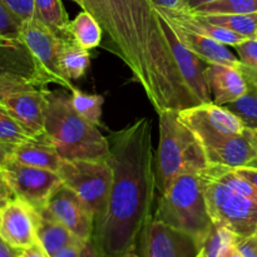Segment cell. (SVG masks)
Returning a JSON list of instances; mask_svg holds the SVG:
<instances>
[{"label": "cell", "instance_id": "41", "mask_svg": "<svg viewBox=\"0 0 257 257\" xmlns=\"http://www.w3.org/2000/svg\"><path fill=\"white\" fill-rule=\"evenodd\" d=\"M216 2V0H183V9L187 10V12H192L193 9H196L197 7L203 4H207V3Z\"/></svg>", "mask_w": 257, "mask_h": 257}, {"label": "cell", "instance_id": "3", "mask_svg": "<svg viewBox=\"0 0 257 257\" xmlns=\"http://www.w3.org/2000/svg\"><path fill=\"white\" fill-rule=\"evenodd\" d=\"M45 132L63 160H104L109 157L108 138L99 127L74 110L70 95L50 90Z\"/></svg>", "mask_w": 257, "mask_h": 257}, {"label": "cell", "instance_id": "21", "mask_svg": "<svg viewBox=\"0 0 257 257\" xmlns=\"http://www.w3.org/2000/svg\"><path fill=\"white\" fill-rule=\"evenodd\" d=\"M39 215L40 217L37 228L38 243L42 246L43 250L49 257L64 246L75 242H83L59 221L48 215L45 211L39 212Z\"/></svg>", "mask_w": 257, "mask_h": 257}, {"label": "cell", "instance_id": "19", "mask_svg": "<svg viewBox=\"0 0 257 257\" xmlns=\"http://www.w3.org/2000/svg\"><path fill=\"white\" fill-rule=\"evenodd\" d=\"M170 25L175 30L178 40L188 50H191L193 54L197 55L200 59H202L207 64H225L230 65V67L238 68V69L242 65L238 57H236L228 49V45L222 44V43L217 42V40L212 39V38L206 37V35L191 32V30L185 29V28L176 27V25L172 24Z\"/></svg>", "mask_w": 257, "mask_h": 257}, {"label": "cell", "instance_id": "26", "mask_svg": "<svg viewBox=\"0 0 257 257\" xmlns=\"http://www.w3.org/2000/svg\"><path fill=\"white\" fill-rule=\"evenodd\" d=\"M70 103L77 113H79L83 118L89 120L97 127L102 125V107L103 99L99 94H88L82 92L78 88H73L70 90Z\"/></svg>", "mask_w": 257, "mask_h": 257}, {"label": "cell", "instance_id": "44", "mask_svg": "<svg viewBox=\"0 0 257 257\" xmlns=\"http://www.w3.org/2000/svg\"><path fill=\"white\" fill-rule=\"evenodd\" d=\"M221 257H243V256H242V253L238 251L237 246H236V243H235V245L231 246V247L228 248V250L226 251V252L223 253Z\"/></svg>", "mask_w": 257, "mask_h": 257}, {"label": "cell", "instance_id": "15", "mask_svg": "<svg viewBox=\"0 0 257 257\" xmlns=\"http://www.w3.org/2000/svg\"><path fill=\"white\" fill-rule=\"evenodd\" d=\"M49 92L47 88L24 90L9 95L2 102L30 137L45 132Z\"/></svg>", "mask_w": 257, "mask_h": 257}, {"label": "cell", "instance_id": "7", "mask_svg": "<svg viewBox=\"0 0 257 257\" xmlns=\"http://www.w3.org/2000/svg\"><path fill=\"white\" fill-rule=\"evenodd\" d=\"M58 175L94 216L103 217L109 201L113 173L104 160H62Z\"/></svg>", "mask_w": 257, "mask_h": 257}, {"label": "cell", "instance_id": "39", "mask_svg": "<svg viewBox=\"0 0 257 257\" xmlns=\"http://www.w3.org/2000/svg\"><path fill=\"white\" fill-rule=\"evenodd\" d=\"M156 8H165L170 10H182L183 0H152Z\"/></svg>", "mask_w": 257, "mask_h": 257}, {"label": "cell", "instance_id": "27", "mask_svg": "<svg viewBox=\"0 0 257 257\" xmlns=\"http://www.w3.org/2000/svg\"><path fill=\"white\" fill-rule=\"evenodd\" d=\"M193 14H253L257 13V0H216L193 9Z\"/></svg>", "mask_w": 257, "mask_h": 257}, {"label": "cell", "instance_id": "12", "mask_svg": "<svg viewBox=\"0 0 257 257\" xmlns=\"http://www.w3.org/2000/svg\"><path fill=\"white\" fill-rule=\"evenodd\" d=\"M20 38L24 40L27 47L42 67L43 72L49 78L50 84H58L69 90L74 88L72 80L67 79L60 69V39L49 28L34 18L24 23Z\"/></svg>", "mask_w": 257, "mask_h": 257}, {"label": "cell", "instance_id": "1", "mask_svg": "<svg viewBox=\"0 0 257 257\" xmlns=\"http://www.w3.org/2000/svg\"><path fill=\"white\" fill-rule=\"evenodd\" d=\"M83 10L107 33L156 112L200 104L182 79L152 0H84Z\"/></svg>", "mask_w": 257, "mask_h": 257}, {"label": "cell", "instance_id": "9", "mask_svg": "<svg viewBox=\"0 0 257 257\" xmlns=\"http://www.w3.org/2000/svg\"><path fill=\"white\" fill-rule=\"evenodd\" d=\"M0 175L15 197L24 200L38 212L45 210L52 196L63 185L57 172L24 165L12 155L0 166Z\"/></svg>", "mask_w": 257, "mask_h": 257}, {"label": "cell", "instance_id": "33", "mask_svg": "<svg viewBox=\"0 0 257 257\" xmlns=\"http://www.w3.org/2000/svg\"><path fill=\"white\" fill-rule=\"evenodd\" d=\"M4 2L24 23L28 22V20L34 19V0H4Z\"/></svg>", "mask_w": 257, "mask_h": 257}, {"label": "cell", "instance_id": "6", "mask_svg": "<svg viewBox=\"0 0 257 257\" xmlns=\"http://www.w3.org/2000/svg\"><path fill=\"white\" fill-rule=\"evenodd\" d=\"M201 176L213 225L227 228L238 238L255 235L257 201L236 192L211 175L207 168Z\"/></svg>", "mask_w": 257, "mask_h": 257}, {"label": "cell", "instance_id": "16", "mask_svg": "<svg viewBox=\"0 0 257 257\" xmlns=\"http://www.w3.org/2000/svg\"><path fill=\"white\" fill-rule=\"evenodd\" d=\"M161 22H162L163 30H165L166 35H167V39L170 42L171 48H172L173 55H175L176 63L178 65L181 75H182V79L185 80L186 85L188 87L190 92L192 93L193 97L197 99V102L200 104L212 102V98H211V93L210 89H208L207 80H206L205 75V69L207 64L205 65L203 63L206 62H203L197 55L193 54L191 50H188L178 40L175 30L168 24L165 18L161 17Z\"/></svg>", "mask_w": 257, "mask_h": 257}, {"label": "cell", "instance_id": "29", "mask_svg": "<svg viewBox=\"0 0 257 257\" xmlns=\"http://www.w3.org/2000/svg\"><path fill=\"white\" fill-rule=\"evenodd\" d=\"M29 135L25 132L20 123L13 117L3 103H0V143L8 146H18L25 141L30 140Z\"/></svg>", "mask_w": 257, "mask_h": 257}, {"label": "cell", "instance_id": "4", "mask_svg": "<svg viewBox=\"0 0 257 257\" xmlns=\"http://www.w3.org/2000/svg\"><path fill=\"white\" fill-rule=\"evenodd\" d=\"M160 117V143L156 157V175L160 193L183 173H202L208 167L205 151L190 128L178 117V110L166 109Z\"/></svg>", "mask_w": 257, "mask_h": 257}, {"label": "cell", "instance_id": "42", "mask_svg": "<svg viewBox=\"0 0 257 257\" xmlns=\"http://www.w3.org/2000/svg\"><path fill=\"white\" fill-rule=\"evenodd\" d=\"M82 257H100L99 253H98V251L95 250V246L92 240L88 241V242L85 243Z\"/></svg>", "mask_w": 257, "mask_h": 257}, {"label": "cell", "instance_id": "36", "mask_svg": "<svg viewBox=\"0 0 257 257\" xmlns=\"http://www.w3.org/2000/svg\"><path fill=\"white\" fill-rule=\"evenodd\" d=\"M235 170L241 177L245 178L246 181H248L253 186V188H255L257 192V167L246 166V167H238L235 168Z\"/></svg>", "mask_w": 257, "mask_h": 257}, {"label": "cell", "instance_id": "45", "mask_svg": "<svg viewBox=\"0 0 257 257\" xmlns=\"http://www.w3.org/2000/svg\"><path fill=\"white\" fill-rule=\"evenodd\" d=\"M72 2H74L75 4L79 5V7L82 8V9H84V0H72Z\"/></svg>", "mask_w": 257, "mask_h": 257}, {"label": "cell", "instance_id": "50", "mask_svg": "<svg viewBox=\"0 0 257 257\" xmlns=\"http://www.w3.org/2000/svg\"><path fill=\"white\" fill-rule=\"evenodd\" d=\"M198 257H200V256H198Z\"/></svg>", "mask_w": 257, "mask_h": 257}, {"label": "cell", "instance_id": "22", "mask_svg": "<svg viewBox=\"0 0 257 257\" xmlns=\"http://www.w3.org/2000/svg\"><path fill=\"white\" fill-rule=\"evenodd\" d=\"M89 50L80 47L74 38L60 39L59 65L63 74L69 80H78L85 74L89 67Z\"/></svg>", "mask_w": 257, "mask_h": 257}, {"label": "cell", "instance_id": "48", "mask_svg": "<svg viewBox=\"0 0 257 257\" xmlns=\"http://www.w3.org/2000/svg\"><path fill=\"white\" fill-rule=\"evenodd\" d=\"M255 39H257V28H256V33H255Z\"/></svg>", "mask_w": 257, "mask_h": 257}, {"label": "cell", "instance_id": "32", "mask_svg": "<svg viewBox=\"0 0 257 257\" xmlns=\"http://www.w3.org/2000/svg\"><path fill=\"white\" fill-rule=\"evenodd\" d=\"M233 48L237 52V57L241 64L257 69V39L247 38Z\"/></svg>", "mask_w": 257, "mask_h": 257}, {"label": "cell", "instance_id": "38", "mask_svg": "<svg viewBox=\"0 0 257 257\" xmlns=\"http://www.w3.org/2000/svg\"><path fill=\"white\" fill-rule=\"evenodd\" d=\"M23 250L10 246L4 238L0 236V257H20Z\"/></svg>", "mask_w": 257, "mask_h": 257}, {"label": "cell", "instance_id": "18", "mask_svg": "<svg viewBox=\"0 0 257 257\" xmlns=\"http://www.w3.org/2000/svg\"><path fill=\"white\" fill-rule=\"evenodd\" d=\"M205 75L215 104L226 105L250 92L247 82L238 68L225 64H207Z\"/></svg>", "mask_w": 257, "mask_h": 257}, {"label": "cell", "instance_id": "10", "mask_svg": "<svg viewBox=\"0 0 257 257\" xmlns=\"http://www.w3.org/2000/svg\"><path fill=\"white\" fill-rule=\"evenodd\" d=\"M0 84L15 93L44 89L50 84L22 38H0Z\"/></svg>", "mask_w": 257, "mask_h": 257}, {"label": "cell", "instance_id": "30", "mask_svg": "<svg viewBox=\"0 0 257 257\" xmlns=\"http://www.w3.org/2000/svg\"><path fill=\"white\" fill-rule=\"evenodd\" d=\"M242 119L246 127L257 128V93L250 92L240 99L225 105Z\"/></svg>", "mask_w": 257, "mask_h": 257}, {"label": "cell", "instance_id": "28", "mask_svg": "<svg viewBox=\"0 0 257 257\" xmlns=\"http://www.w3.org/2000/svg\"><path fill=\"white\" fill-rule=\"evenodd\" d=\"M237 238L227 228L213 225L207 237L201 243L200 257H221L231 246L235 245Z\"/></svg>", "mask_w": 257, "mask_h": 257}, {"label": "cell", "instance_id": "37", "mask_svg": "<svg viewBox=\"0 0 257 257\" xmlns=\"http://www.w3.org/2000/svg\"><path fill=\"white\" fill-rule=\"evenodd\" d=\"M240 70L242 72L243 77H245L246 82H247L250 90L257 93V69L245 67V65H241Z\"/></svg>", "mask_w": 257, "mask_h": 257}, {"label": "cell", "instance_id": "35", "mask_svg": "<svg viewBox=\"0 0 257 257\" xmlns=\"http://www.w3.org/2000/svg\"><path fill=\"white\" fill-rule=\"evenodd\" d=\"M87 242H75L64 246L50 257H82L83 250Z\"/></svg>", "mask_w": 257, "mask_h": 257}, {"label": "cell", "instance_id": "40", "mask_svg": "<svg viewBox=\"0 0 257 257\" xmlns=\"http://www.w3.org/2000/svg\"><path fill=\"white\" fill-rule=\"evenodd\" d=\"M20 257H49L45 253V251L43 250L42 246L39 243H35V245L30 246V247L23 250L22 256Z\"/></svg>", "mask_w": 257, "mask_h": 257}, {"label": "cell", "instance_id": "34", "mask_svg": "<svg viewBox=\"0 0 257 257\" xmlns=\"http://www.w3.org/2000/svg\"><path fill=\"white\" fill-rule=\"evenodd\" d=\"M236 246L243 257H257V238L255 235L237 238Z\"/></svg>", "mask_w": 257, "mask_h": 257}, {"label": "cell", "instance_id": "14", "mask_svg": "<svg viewBox=\"0 0 257 257\" xmlns=\"http://www.w3.org/2000/svg\"><path fill=\"white\" fill-rule=\"evenodd\" d=\"M43 211L59 221L83 242L92 240L94 216L83 201L64 183L55 191Z\"/></svg>", "mask_w": 257, "mask_h": 257}, {"label": "cell", "instance_id": "11", "mask_svg": "<svg viewBox=\"0 0 257 257\" xmlns=\"http://www.w3.org/2000/svg\"><path fill=\"white\" fill-rule=\"evenodd\" d=\"M141 257H198L201 245L191 235L151 218L141 233Z\"/></svg>", "mask_w": 257, "mask_h": 257}, {"label": "cell", "instance_id": "24", "mask_svg": "<svg viewBox=\"0 0 257 257\" xmlns=\"http://www.w3.org/2000/svg\"><path fill=\"white\" fill-rule=\"evenodd\" d=\"M70 32L75 42L87 50L94 49L102 42V27L87 10L79 13L70 23Z\"/></svg>", "mask_w": 257, "mask_h": 257}, {"label": "cell", "instance_id": "17", "mask_svg": "<svg viewBox=\"0 0 257 257\" xmlns=\"http://www.w3.org/2000/svg\"><path fill=\"white\" fill-rule=\"evenodd\" d=\"M208 166L238 168L257 161V128L245 127L205 153Z\"/></svg>", "mask_w": 257, "mask_h": 257}, {"label": "cell", "instance_id": "23", "mask_svg": "<svg viewBox=\"0 0 257 257\" xmlns=\"http://www.w3.org/2000/svg\"><path fill=\"white\" fill-rule=\"evenodd\" d=\"M35 19L49 28L59 39L73 37L70 20L62 0H34Z\"/></svg>", "mask_w": 257, "mask_h": 257}, {"label": "cell", "instance_id": "8", "mask_svg": "<svg viewBox=\"0 0 257 257\" xmlns=\"http://www.w3.org/2000/svg\"><path fill=\"white\" fill-rule=\"evenodd\" d=\"M181 122L190 128L205 153L245 130V123L225 105L202 103L178 110Z\"/></svg>", "mask_w": 257, "mask_h": 257}, {"label": "cell", "instance_id": "46", "mask_svg": "<svg viewBox=\"0 0 257 257\" xmlns=\"http://www.w3.org/2000/svg\"><path fill=\"white\" fill-rule=\"evenodd\" d=\"M124 257H141V256L138 255V253L136 252V250H135V251H131V252L128 253V255H125Z\"/></svg>", "mask_w": 257, "mask_h": 257}, {"label": "cell", "instance_id": "31", "mask_svg": "<svg viewBox=\"0 0 257 257\" xmlns=\"http://www.w3.org/2000/svg\"><path fill=\"white\" fill-rule=\"evenodd\" d=\"M24 22L0 0V38H20Z\"/></svg>", "mask_w": 257, "mask_h": 257}, {"label": "cell", "instance_id": "49", "mask_svg": "<svg viewBox=\"0 0 257 257\" xmlns=\"http://www.w3.org/2000/svg\"><path fill=\"white\" fill-rule=\"evenodd\" d=\"M255 236H256V238H257V230H256V232H255Z\"/></svg>", "mask_w": 257, "mask_h": 257}, {"label": "cell", "instance_id": "20", "mask_svg": "<svg viewBox=\"0 0 257 257\" xmlns=\"http://www.w3.org/2000/svg\"><path fill=\"white\" fill-rule=\"evenodd\" d=\"M12 157L24 165L44 168L57 173L63 160L47 132L15 146L13 148Z\"/></svg>", "mask_w": 257, "mask_h": 257}, {"label": "cell", "instance_id": "2", "mask_svg": "<svg viewBox=\"0 0 257 257\" xmlns=\"http://www.w3.org/2000/svg\"><path fill=\"white\" fill-rule=\"evenodd\" d=\"M113 181L103 217L94 223L92 241L100 257H124L136 250L146 223L153 217L157 175L152 122L140 118L109 132Z\"/></svg>", "mask_w": 257, "mask_h": 257}, {"label": "cell", "instance_id": "43", "mask_svg": "<svg viewBox=\"0 0 257 257\" xmlns=\"http://www.w3.org/2000/svg\"><path fill=\"white\" fill-rule=\"evenodd\" d=\"M15 146H8V145H3V143H0V166H2L3 163L5 162V160L12 155L13 148Z\"/></svg>", "mask_w": 257, "mask_h": 257}, {"label": "cell", "instance_id": "5", "mask_svg": "<svg viewBox=\"0 0 257 257\" xmlns=\"http://www.w3.org/2000/svg\"><path fill=\"white\" fill-rule=\"evenodd\" d=\"M160 195L153 218L185 231L201 245L213 227L201 173L180 175Z\"/></svg>", "mask_w": 257, "mask_h": 257}, {"label": "cell", "instance_id": "47", "mask_svg": "<svg viewBox=\"0 0 257 257\" xmlns=\"http://www.w3.org/2000/svg\"><path fill=\"white\" fill-rule=\"evenodd\" d=\"M251 166H252V167H257V161H256V162H253Z\"/></svg>", "mask_w": 257, "mask_h": 257}, {"label": "cell", "instance_id": "13", "mask_svg": "<svg viewBox=\"0 0 257 257\" xmlns=\"http://www.w3.org/2000/svg\"><path fill=\"white\" fill-rule=\"evenodd\" d=\"M39 212L22 198H13L0 210V236L10 246L25 250L38 242Z\"/></svg>", "mask_w": 257, "mask_h": 257}, {"label": "cell", "instance_id": "25", "mask_svg": "<svg viewBox=\"0 0 257 257\" xmlns=\"http://www.w3.org/2000/svg\"><path fill=\"white\" fill-rule=\"evenodd\" d=\"M201 17L212 24L232 30L245 38L255 39L257 13H253V14H207L201 15Z\"/></svg>", "mask_w": 257, "mask_h": 257}]
</instances>
